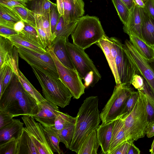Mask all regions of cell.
Masks as SVG:
<instances>
[{"instance_id": "484cf974", "label": "cell", "mask_w": 154, "mask_h": 154, "mask_svg": "<svg viewBox=\"0 0 154 154\" xmlns=\"http://www.w3.org/2000/svg\"><path fill=\"white\" fill-rule=\"evenodd\" d=\"M99 146L96 129H94L84 140L77 154H97Z\"/></svg>"}, {"instance_id": "d590c367", "label": "cell", "mask_w": 154, "mask_h": 154, "mask_svg": "<svg viewBox=\"0 0 154 154\" xmlns=\"http://www.w3.org/2000/svg\"><path fill=\"white\" fill-rule=\"evenodd\" d=\"M35 28L39 38L43 46L46 48L50 46L47 35L42 27L39 16L35 14Z\"/></svg>"}, {"instance_id": "816d5d0a", "label": "cell", "mask_w": 154, "mask_h": 154, "mask_svg": "<svg viewBox=\"0 0 154 154\" xmlns=\"http://www.w3.org/2000/svg\"><path fill=\"white\" fill-rule=\"evenodd\" d=\"M8 65H4L0 68V96L1 95L3 80Z\"/></svg>"}, {"instance_id": "9f6ffc18", "label": "cell", "mask_w": 154, "mask_h": 154, "mask_svg": "<svg viewBox=\"0 0 154 154\" xmlns=\"http://www.w3.org/2000/svg\"><path fill=\"white\" fill-rule=\"evenodd\" d=\"M134 1L140 8H143L145 7V3L142 0H134Z\"/></svg>"}, {"instance_id": "e575fe53", "label": "cell", "mask_w": 154, "mask_h": 154, "mask_svg": "<svg viewBox=\"0 0 154 154\" xmlns=\"http://www.w3.org/2000/svg\"><path fill=\"white\" fill-rule=\"evenodd\" d=\"M75 125H70L57 131L60 142L63 143L67 149H69L73 137Z\"/></svg>"}, {"instance_id": "ab89813d", "label": "cell", "mask_w": 154, "mask_h": 154, "mask_svg": "<svg viewBox=\"0 0 154 154\" xmlns=\"http://www.w3.org/2000/svg\"><path fill=\"white\" fill-rule=\"evenodd\" d=\"M60 14L58 11L57 5L54 6L50 11V22L51 31L53 38L54 39V33L58 21Z\"/></svg>"}, {"instance_id": "7402d4cb", "label": "cell", "mask_w": 154, "mask_h": 154, "mask_svg": "<svg viewBox=\"0 0 154 154\" xmlns=\"http://www.w3.org/2000/svg\"><path fill=\"white\" fill-rule=\"evenodd\" d=\"M24 124L20 119H13L10 123L0 128V144L13 138L17 139L21 133Z\"/></svg>"}, {"instance_id": "91938a15", "label": "cell", "mask_w": 154, "mask_h": 154, "mask_svg": "<svg viewBox=\"0 0 154 154\" xmlns=\"http://www.w3.org/2000/svg\"><path fill=\"white\" fill-rule=\"evenodd\" d=\"M143 1V2L145 3V2L146 1V0H142Z\"/></svg>"}, {"instance_id": "4dcf8cb0", "label": "cell", "mask_w": 154, "mask_h": 154, "mask_svg": "<svg viewBox=\"0 0 154 154\" xmlns=\"http://www.w3.org/2000/svg\"><path fill=\"white\" fill-rule=\"evenodd\" d=\"M75 121L76 117L60 111L55 120L54 125L52 127L58 131L70 125H75Z\"/></svg>"}, {"instance_id": "3957f363", "label": "cell", "mask_w": 154, "mask_h": 154, "mask_svg": "<svg viewBox=\"0 0 154 154\" xmlns=\"http://www.w3.org/2000/svg\"><path fill=\"white\" fill-rule=\"evenodd\" d=\"M31 67L46 100L62 108L69 105L73 95L60 78L54 77L36 68Z\"/></svg>"}, {"instance_id": "bcb514c9", "label": "cell", "mask_w": 154, "mask_h": 154, "mask_svg": "<svg viewBox=\"0 0 154 154\" xmlns=\"http://www.w3.org/2000/svg\"><path fill=\"white\" fill-rule=\"evenodd\" d=\"M141 91L144 93L147 100L154 107V94L148 84L144 79V89Z\"/></svg>"}, {"instance_id": "6f0895ef", "label": "cell", "mask_w": 154, "mask_h": 154, "mask_svg": "<svg viewBox=\"0 0 154 154\" xmlns=\"http://www.w3.org/2000/svg\"><path fill=\"white\" fill-rule=\"evenodd\" d=\"M149 152L152 154H154V140L152 144L151 148L149 150Z\"/></svg>"}, {"instance_id": "9a60e30c", "label": "cell", "mask_w": 154, "mask_h": 154, "mask_svg": "<svg viewBox=\"0 0 154 154\" xmlns=\"http://www.w3.org/2000/svg\"><path fill=\"white\" fill-rule=\"evenodd\" d=\"M37 114L32 116L43 127L53 126L60 111L57 106L47 100L38 104Z\"/></svg>"}, {"instance_id": "7dc6e473", "label": "cell", "mask_w": 154, "mask_h": 154, "mask_svg": "<svg viewBox=\"0 0 154 154\" xmlns=\"http://www.w3.org/2000/svg\"><path fill=\"white\" fill-rule=\"evenodd\" d=\"M144 95L146 109L147 114L148 120L149 122L154 120V107L147 100L145 94Z\"/></svg>"}, {"instance_id": "4fadbf2b", "label": "cell", "mask_w": 154, "mask_h": 154, "mask_svg": "<svg viewBox=\"0 0 154 154\" xmlns=\"http://www.w3.org/2000/svg\"><path fill=\"white\" fill-rule=\"evenodd\" d=\"M60 15L66 23L77 20L85 13V4L83 0H56Z\"/></svg>"}, {"instance_id": "9c48e42d", "label": "cell", "mask_w": 154, "mask_h": 154, "mask_svg": "<svg viewBox=\"0 0 154 154\" xmlns=\"http://www.w3.org/2000/svg\"><path fill=\"white\" fill-rule=\"evenodd\" d=\"M55 62L59 77L72 94L74 98L78 99L85 93V86L75 69L68 68L59 60L50 46L46 48Z\"/></svg>"}, {"instance_id": "ba28073f", "label": "cell", "mask_w": 154, "mask_h": 154, "mask_svg": "<svg viewBox=\"0 0 154 154\" xmlns=\"http://www.w3.org/2000/svg\"><path fill=\"white\" fill-rule=\"evenodd\" d=\"M19 55L31 67L36 68L54 77L59 78L54 61L50 53L42 54L28 48L17 47Z\"/></svg>"}, {"instance_id": "f6af8a7d", "label": "cell", "mask_w": 154, "mask_h": 154, "mask_svg": "<svg viewBox=\"0 0 154 154\" xmlns=\"http://www.w3.org/2000/svg\"><path fill=\"white\" fill-rule=\"evenodd\" d=\"M14 72L11 68L8 66L3 80L1 95L11 82Z\"/></svg>"}, {"instance_id": "f907efd6", "label": "cell", "mask_w": 154, "mask_h": 154, "mask_svg": "<svg viewBox=\"0 0 154 154\" xmlns=\"http://www.w3.org/2000/svg\"><path fill=\"white\" fill-rule=\"evenodd\" d=\"M146 134L148 138L154 136V120L149 123L146 130Z\"/></svg>"}, {"instance_id": "f35d334b", "label": "cell", "mask_w": 154, "mask_h": 154, "mask_svg": "<svg viewBox=\"0 0 154 154\" xmlns=\"http://www.w3.org/2000/svg\"><path fill=\"white\" fill-rule=\"evenodd\" d=\"M38 16L43 29L47 35L51 45V43L53 40V38L51 33L50 22V12L45 15Z\"/></svg>"}, {"instance_id": "ee69618b", "label": "cell", "mask_w": 154, "mask_h": 154, "mask_svg": "<svg viewBox=\"0 0 154 154\" xmlns=\"http://www.w3.org/2000/svg\"><path fill=\"white\" fill-rule=\"evenodd\" d=\"M132 141H134L131 139L126 141L113 151L111 154H127Z\"/></svg>"}, {"instance_id": "d4e9b609", "label": "cell", "mask_w": 154, "mask_h": 154, "mask_svg": "<svg viewBox=\"0 0 154 154\" xmlns=\"http://www.w3.org/2000/svg\"><path fill=\"white\" fill-rule=\"evenodd\" d=\"M128 35L129 41L138 52L148 63L154 61V48L151 47L143 40L134 34Z\"/></svg>"}, {"instance_id": "5bb4252c", "label": "cell", "mask_w": 154, "mask_h": 154, "mask_svg": "<svg viewBox=\"0 0 154 154\" xmlns=\"http://www.w3.org/2000/svg\"><path fill=\"white\" fill-rule=\"evenodd\" d=\"M17 48L8 38L0 35V68L7 65L16 73L18 68Z\"/></svg>"}, {"instance_id": "d6986e66", "label": "cell", "mask_w": 154, "mask_h": 154, "mask_svg": "<svg viewBox=\"0 0 154 154\" xmlns=\"http://www.w3.org/2000/svg\"><path fill=\"white\" fill-rule=\"evenodd\" d=\"M141 25L140 7L134 2V6L130 10L128 22L125 25L123 26V31L128 35L130 33H133L143 40L141 33Z\"/></svg>"}, {"instance_id": "2e32d148", "label": "cell", "mask_w": 154, "mask_h": 154, "mask_svg": "<svg viewBox=\"0 0 154 154\" xmlns=\"http://www.w3.org/2000/svg\"><path fill=\"white\" fill-rule=\"evenodd\" d=\"M123 120V118L120 116L115 120L108 154H111L113 151L126 141L132 140L125 129Z\"/></svg>"}, {"instance_id": "8fae6325", "label": "cell", "mask_w": 154, "mask_h": 154, "mask_svg": "<svg viewBox=\"0 0 154 154\" xmlns=\"http://www.w3.org/2000/svg\"><path fill=\"white\" fill-rule=\"evenodd\" d=\"M124 44L126 53L130 62L138 74L146 82L154 94V70L129 40L126 39Z\"/></svg>"}, {"instance_id": "603a6c76", "label": "cell", "mask_w": 154, "mask_h": 154, "mask_svg": "<svg viewBox=\"0 0 154 154\" xmlns=\"http://www.w3.org/2000/svg\"><path fill=\"white\" fill-rule=\"evenodd\" d=\"M16 154H38L24 127H23L20 135L17 139Z\"/></svg>"}, {"instance_id": "e0dca14e", "label": "cell", "mask_w": 154, "mask_h": 154, "mask_svg": "<svg viewBox=\"0 0 154 154\" xmlns=\"http://www.w3.org/2000/svg\"><path fill=\"white\" fill-rule=\"evenodd\" d=\"M141 25V33L143 40L154 48V18L145 8H140Z\"/></svg>"}, {"instance_id": "cb8c5ba5", "label": "cell", "mask_w": 154, "mask_h": 154, "mask_svg": "<svg viewBox=\"0 0 154 154\" xmlns=\"http://www.w3.org/2000/svg\"><path fill=\"white\" fill-rule=\"evenodd\" d=\"M109 38L106 35L96 44L101 48L103 52L114 77L116 85H118L121 83L117 70L115 59L113 57L110 50Z\"/></svg>"}, {"instance_id": "11a10c76", "label": "cell", "mask_w": 154, "mask_h": 154, "mask_svg": "<svg viewBox=\"0 0 154 154\" xmlns=\"http://www.w3.org/2000/svg\"><path fill=\"white\" fill-rule=\"evenodd\" d=\"M130 10L134 3V0H122Z\"/></svg>"}, {"instance_id": "6da1fadb", "label": "cell", "mask_w": 154, "mask_h": 154, "mask_svg": "<svg viewBox=\"0 0 154 154\" xmlns=\"http://www.w3.org/2000/svg\"><path fill=\"white\" fill-rule=\"evenodd\" d=\"M0 110L15 117L32 116L38 112L37 101L24 89L14 72L9 84L0 96Z\"/></svg>"}, {"instance_id": "f546056e", "label": "cell", "mask_w": 154, "mask_h": 154, "mask_svg": "<svg viewBox=\"0 0 154 154\" xmlns=\"http://www.w3.org/2000/svg\"><path fill=\"white\" fill-rule=\"evenodd\" d=\"M20 20L21 19L13 8L0 4V21L15 24Z\"/></svg>"}, {"instance_id": "b9f144b4", "label": "cell", "mask_w": 154, "mask_h": 154, "mask_svg": "<svg viewBox=\"0 0 154 154\" xmlns=\"http://www.w3.org/2000/svg\"><path fill=\"white\" fill-rule=\"evenodd\" d=\"M131 85L137 90L143 91L144 89V79L139 74H136L133 77Z\"/></svg>"}, {"instance_id": "277c9868", "label": "cell", "mask_w": 154, "mask_h": 154, "mask_svg": "<svg viewBox=\"0 0 154 154\" xmlns=\"http://www.w3.org/2000/svg\"><path fill=\"white\" fill-rule=\"evenodd\" d=\"M71 35L73 43L84 50L106 35L98 18L88 15L77 20Z\"/></svg>"}, {"instance_id": "c3c4849f", "label": "cell", "mask_w": 154, "mask_h": 154, "mask_svg": "<svg viewBox=\"0 0 154 154\" xmlns=\"http://www.w3.org/2000/svg\"><path fill=\"white\" fill-rule=\"evenodd\" d=\"M18 33L14 29L0 26V35L7 37Z\"/></svg>"}, {"instance_id": "ffe728a7", "label": "cell", "mask_w": 154, "mask_h": 154, "mask_svg": "<svg viewBox=\"0 0 154 154\" xmlns=\"http://www.w3.org/2000/svg\"><path fill=\"white\" fill-rule=\"evenodd\" d=\"M115 120L102 123L96 129L97 137L102 153L108 154L109 152Z\"/></svg>"}, {"instance_id": "f1b7e54d", "label": "cell", "mask_w": 154, "mask_h": 154, "mask_svg": "<svg viewBox=\"0 0 154 154\" xmlns=\"http://www.w3.org/2000/svg\"><path fill=\"white\" fill-rule=\"evenodd\" d=\"M16 74L24 89L36 100L38 104L46 100L26 79L19 69Z\"/></svg>"}, {"instance_id": "60d3db41", "label": "cell", "mask_w": 154, "mask_h": 154, "mask_svg": "<svg viewBox=\"0 0 154 154\" xmlns=\"http://www.w3.org/2000/svg\"><path fill=\"white\" fill-rule=\"evenodd\" d=\"M31 0H0V4L14 8L17 6L26 7L27 3Z\"/></svg>"}, {"instance_id": "db71d44e", "label": "cell", "mask_w": 154, "mask_h": 154, "mask_svg": "<svg viewBox=\"0 0 154 154\" xmlns=\"http://www.w3.org/2000/svg\"><path fill=\"white\" fill-rule=\"evenodd\" d=\"M134 141H132L131 143L127 154H140V150L134 145Z\"/></svg>"}, {"instance_id": "7a4b0ae2", "label": "cell", "mask_w": 154, "mask_h": 154, "mask_svg": "<svg viewBox=\"0 0 154 154\" xmlns=\"http://www.w3.org/2000/svg\"><path fill=\"white\" fill-rule=\"evenodd\" d=\"M98 97H87L79 108L76 117L74 133L69 149L77 154L84 140L101 121L98 109Z\"/></svg>"}, {"instance_id": "f5cc1de1", "label": "cell", "mask_w": 154, "mask_h": 154, "mask_svg": "<svg viewBox=\"0 0 154 154\" xmlns=\"http://www.w3.org/2000/svg\"><path fill=\"white\" fill-rule=\"evenodd\" d=\"M25 26L24 22L22 20H20L14 24V29L18 33L20 32L23 30Z\"/></svg>"}, {"instance_id": "52a82bcc", "label": "cell", "mask_w": 154, "mask_h": 154, "mask_svg": "<svg viewBox=\"0 0 154 154\" xmlns=\"http://www.w3.org/2000/svg\"><path fill=\"white\" fill-rule=\"evenodd\" d=\"M66 45L75 69L82 79L84 80L88 75L92 74L95 83L97 82L101 76L85 50L68 40Z\"/></svg>"}, {"instance_id": "ac0fdd59", "label": "cell", "mask_w": 154, "mask_h": 154, "mask_svg": "<svg viewBox=\"0 0 154 154\" xmlns=\"http://www.w3.org/2000/svg\"><path fill=\"white\" fill-rule=\"evenodd\" d=\"M67 41L65 37H57L53 41L50 46L55 55L63 65L68 68L75 69L66 47Z\"/></svg>"}, {"instance_id": "30bf717a", "label": "cell", "mask_w": 154, "mask_h": 154, "mask_svg": "<svg viewBox=\"0 0 154 154\" xmlns=\"http://www.w3.org/2000/svg\"><path fill=\"white\" fill-rule=\"evenodd\" d=\"M21 118L38 154H53L46 132L41 124L37 122L31 115L23 116Z\"/></svg>"}, {"instance_id": "8d00e7d4", "label": "cell", "mask_w": 154, "mask_h": 154, "mask_svg": "<svg viewBox=\"0 0 154 154\" xmlns=\"http://www.w3.org/2000/svg\"><path fill=\"white\" fill-rule=\"evenodd\" d=\"M139 95L138 91H135L134 90L132 92L127 99L120 116L123 114L128 115L131 111L135 106Z\"/></svg>"}, {"instance_id": "836d02e7", "label": "cell", "mask_w": 154, "mask_h": 154, "mask_svg": "<svg viewBox=\"0 0 154 154\" xmlns=\"http://www.w3.org/2000/svg\"><path fill=\"white\" fill-rule=\"evenodd\" d=\"M116 9L120 19L124 26L128 21L130 10L122 0H111Z\"/></svg>"}, {"instance_id": "5b68a950", "label": "cell", "mask_w": 154, "mask_h": 154, "mask_svg": "<svg viewBox=\"0 0 154 154\" xmlns=\"http://www.w3.org/2000/svg\"><path fill=\"white\" fill-rule=\"evenodd\" d=\"M139 95L131 111L124 119L125 129L134 141L143 138L149 123L146 109L145 95L143 92L137 90Z\"/></svg>"}, {"instance_id": "680465c9", "label": "cell", "mask_w": 154, "mask_h": 154, "mask_svg": "<svg viewBox=\"0 0 154 154\" xmlns=\"http://www.w3.org/2000/svg\"><path fill=\"white\" fill-rule=\"evenodd\" d=\"M149 63L154 70V61L152 62Z\"/></svg>"}, {"instance_id": "74e56055", "label": "cell", "mask_w": 154, "mask_h": 154, "mask_svg": "<svg viewBox=\"0 0 154 154\" xmlns=\"http://www.w3.org/2000/svg\"><path fill=\"white\" fill-rule=\"evenodd\" d=\"M17 139L13 138L0 144V154H16Z\"/></svg>"}, {"instance_id": "83f0119b", "label": "cell", "mask_w": 154, "mask_h": 154, "mask_svg": "<svg viewBox=\"0 0 154 154\" xmlns=\"http://www.w3.org/2000/svg\"><path fill=\"white\" fill-rule=\"evenodd\" d=\"M29 2L30 10L39 16L49 13L51 8L57 5L49 0H31Z\"/></svg>"}, {"instance_id": "7c38bea8", "label": "cell", "mask_w": 154, "mask_h": 154, "mask_svg": "<svg viewBox=\"0 0 154 154\" xmlns=\"http://www.w3.org/2000/svg\"><path fill=\"white\" fill-rule=\"evenodd\" d=\"M115 61L120 83L131 85L133 77L135 74L138 73L127 56L124 44L119 39Z\"/></svg>"}, {"instance_id": "44dd1931", "label": "cell", "mask_w": 154, "mask_h": 154, "mask_svg": "<svg viewBox=\"0 0 154 154\" xmlns=\"http://www.w3.org/2000/svg\"><path fill=\"white\" fill-rule=\"evenodd\" d=\"M16 47H22L28 48L41 54L47 51L38 42L22 32L7 37Z\"/></svg>"}, {"instance_id": "7bdbcfd3", "label": "cell", "mask_w": 154, "mask_h": 154, "mask_svg": "<svg viewBox=\"0 0 154 154\" xmlns=\"http://www.w3.org/2000/svg\"><path fill=\"white\" fill-rule=\"evenodd\" d=\"M14 117V115L0 110V128L12 122Z\"/></svg>"}, {"instance_id": "4316f807", "label": "cell", "mask_w": 154, "mask_h": 154, "mask_svg": "<svg viewBox=\"0 0 154 154\" xmlns=\"http://www.w3.org/2000/svg\"><path fill=\"white\" fill-rule=\"evenodd\" d=\"M77 21V20L70 23H66L62 16L60 15L54 33L55 38L57 37H63L68 40L69 36L75 26Z\"/></svg>"}, {"instance_id": "681fc988", "label": "cell", "mask_w": 154, "mask_h": 154, "mask_svg": "<svg viewBox=\"0 0 154 154\" xmlns=\"http://www.w3.org/2000/svg\"><path fill=\"white\" fill-rule=\"evenodd\" d=\"M145 5L148 13L154 18V0H146Z\"/></svg>"}, {"instance_id": "d6a6232c", "label": "cell", "mask_w": 154, "mask_h": 154, "mask_svg": "<svg viewBox=\"0 0 154 154\" xmlns=\"http://www.w3.org/2000/svg\"><path fill=\"white\" fill-rule=\"evenodd\" d=\"M13 8L17 12L22 21L35 28V14L26 7L17 6Z\"/></svg>"}, {"instance_id": "8992f818", "label": "cell", "mask_w": 154, "mask_h": 154, "mask_svg": "<svg viewBox=\"0 0 154 154\" xmlns=\"http://www.w3.org/2000/svg\"><path fill=\"white\" fill-rule=\"evenodd\" d=\"M133 91L129 85L121 83L116 86L100 113L102 124L114 120L120 116L127 99Z\"/></svg>"}, {"instance_id": "1f68e13d", "label": "cell", "mask_w": 154, "mask_h": 154, "mask_svg": "<svg viewBox=\"0 0 154 154\" xmlns=\"http://www.w3.org/2000/svg\"><path fill=\"white\" fill-rule=\"evenodd\" d=\"M46 133L50 146L54 152L59 154L63 153L60 149V140L57 131L52 127H44Z\"/></svg>"}]
</instances>
